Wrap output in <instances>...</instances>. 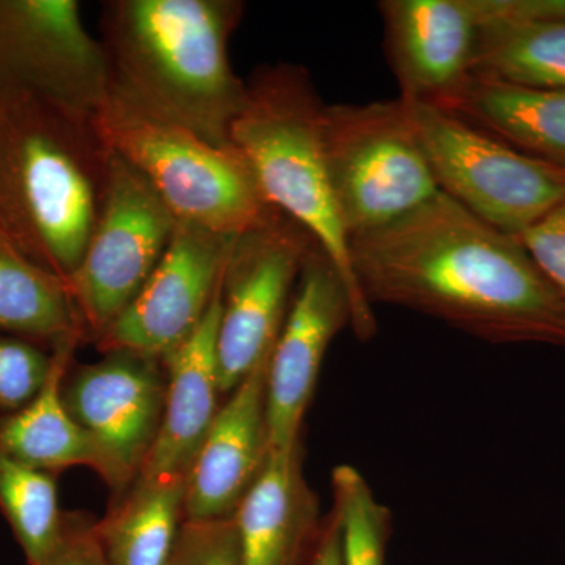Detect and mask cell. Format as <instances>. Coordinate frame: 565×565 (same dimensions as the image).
<instances>
[{"instance_id":"28","label":"cell","mask_w":565,"mask_h":565,"mask_svg":"<svg viewBox=\"0 0 565 565\" xmlns=\"http://www.w3.org/2000/svg\"><path fill=\"white\" fill-rule=\"evenodd\" d=\"M41 565H106L93 525L66 516L61 545Z\"/></svg>"},{"instance_id":"23","label":"cell","mask_w":565,"mask_h":565,"mask_svg":"<svg viewBox=\"0 0 565 565\" xmlns=\"http://www.w3.org/2000/svg\"><path fill=\"white\" fill-rule=\"evenodd\" d=\"M0 511L28 565H41L61 545L66 516L58 509L55 473L36 470L0 452Z\"/></svg>"},{"instance_id":"18","label":"cell","mask_w":565,"mask_h":565,"mask_svg":"<svg viewBox=\"0 0 565 565\" xmlns=\"http://www.w3.org/2000/svg\"><path fill=\"white\" fill-rule=\"evenodd\" d=\"M441 109L531 158L565 170V90L471 77Z\"/></svg>"},{"instance_id":"12","label":"cell","mask_w":565,"mask_h":565,"mask_svg":"<svg viewBox=\"0 0 565 565\" xmlns=\"http://www.w3.org/2000/svg\"><path fill=\"white\" fill-rule=\"evenodd\" d=\"M237 236L178 222L169 247L131 303L93 343L102 353L163 359L210 311Z\"/></svg>"},{"instance_id":"26","label":"cell","mask_w":565,"mask_h":565,"mask_svg":"<svg viewBox=\"0 0 565 565\" xmlns=\"http://www.w3.org/2000/svg\"><path fill=\"white\" fill-rule=\"evenodd\" d=\"M166 565H241L234 516L204 522L184 520Z\"/></svg>"},{"instance_id":"7","label":"cell","mask_w":565,"mask_h":565,"mask_svg":"<svg viewBox=\"0 0 565 565\" xmlns=\"http://www.w3.org/2000/svg\"><path fill=\"white\" fill-rule=\"evenodd\" d=\"M403 103L440 192L482 222L519 237L564 199V169L441 107Z\"/></svg>"},{"instance_id":"16","label":"cell","mask_w":565,"mask_h":565,"mask_svg":"<svg viewBox=\"0 0 565 565\" xmlns=\"http://www.w3.org/2000/svg\"><path fill=\"white\" fill-rule=\"evenodd\" d=\"M225 275V274H223ZM223 280L210 311L195 332L162 359L167 373L161 430L136 479L173 481L188 478L217 415V334Z\"/></svg>"},{"instance_id":"2","label":"cell","mask_w":565,"mask_h":565,"mask_svg":"<svg viewBox=\"0 0 565 565\" xmlns=\"http://www.w3.org/2000/svg\"><path fill=\"white\" fill-rule=\"evenodd\" d=\"M236 0H111L102 46L110 95L214 145L247 98L230 63V36L243 17Z\"/></svg>"},{"instance_id":"19","label":"cell","mask_w":565,"mask_h":565,"mask_svg":"<svg viewBox=\"0 0 565 565\" xmlns=\"http://www.w3.org/2000/svg\"><path fill=\"white\" fill-rule=\"evenodd\" d=\"M79 341H63L52 353L50 377L31 404L0 419V452L41 471L90 467L104 476V459L90 435L62 401V384Z\"/></svg>"},{"instance_id":"5","label":"cell","mask_w":565,"mask_h":565,"mask_svg":"<svg viewBox=\"0 0 565 565\" xmlns=\"http://www.w3.org/2000/svg\"><path fill=\"white\" fill-rule=\"evenodd\" d=\"M107 150L131 163L178 222L239 236L280 214L234 145H214L109 95L93 118Z\"/></svg>"},{"instance_id":"6","label":"cell","mask_w":565,"mask_h":565,"mask_svg":"<svg viewBox=\"0 0 565 565\" xmlns=\"http://www.w3.org/2000/svg\"><path fill=\"white\" fill-rule=\"evenodd\" d=\"M323 136L349 239L392 225L440 193L401 99L326 106Z\"/></svg>"},{"instance_id":"10","label":"cell","mask_w":565,"mask_h":565,"mask_svg":"<svg viewBox=\"0 0 565 565\" xmlns=\"http://www.w3.org/2000/svg\"><path fill=\"white\" fill-rule=\"evenodd\" d=\"M65 377L63 405L98 446L104 482L120 494L136 481L161 430L167 396L162 360L109 352Z\"/></svg>"},{"instance_id":"4","label":"cell","mask_w":565,"mask_h":565,"mask_svg":"<svg viewBox=\"0 0 565 565\" xmlns=\"http://www.w3.org/2000/svg\"><path fill=\"white\" fill-rule=\"evenodd\" d=\"M109 159L90 118L51 106L44 120L14 122L0 109V244L22 256L25 248L68 281L102 206Z\"/></svg>"},{"instance_id":"3","label":"cell","mask_w":565,"mask_h":565,"mask_svg":"<svg viewBox=\"0 0 565 565\" xmlns=\"http://www.w3.org/2000/svg\"><path fill=\"white\" fill-rule=\"evenodd\" d=\"M323 115L326 104L307 71L289 63L264 66L247 84L230 143L250 163L270 206L302 226L337 267L351 294L353 333L367 341L377 322L353 274L351 239L327 161Z\"/></svg>"},{"instance_id":"13","label":"cell","mask_w":565,"mask_h":565,"mask_svg":"<svg viewBox=\"0 0 565 565\" xmlns=\"http://www.w3.org/2000/svg\"><path fill=\"white\" fill-rule=\"evenodd\" d=\"M351 322V294L337 267L315 244L305 259L267 371L270 448L299 444L323 356L333 338Z\"/></svg>"},{"instance_id":"8","label":"cell","mask_w":565,"mask_h":565,"mask_svg":"<svg viewBox=\"0 0 565 565\" xmlns=\"http://www.w3.org/2000/svg\"><path fill=\"white\" fill-rule=\"evenodd\" d=\"M177 225L150 181L110 151L102 206L79 266L66 281L88 340L95 341L143 288Z\"/></svg>"},{"instance_id":"11","label":"cell","mask_w":565,"mask_h":565,"mask_svg":"<svg viewBox=\"0 0 565 565\" xmlns=\"http://www.w3.org/2000/svg\"><path fill=\"white\" fill-rule=\"evenodd\" d=\"M0 66L36 98L90 120L110 95L102 41L76 0L0 2Z\"/></svg>"},{"instance_id":"14","label":"cell","mask_w":565,"mask_h":565,"mask_svg":"<svg viewBox=\"0 0 565 565\" xmlns=\"http://www.w3.org/2000/svg\"><path fill=\"white\" fill-rule=\"evenodd\" d=\"M390 65L405 103L444 107L473 77L481 0L379 2Z\"/></svg>"},{"instance_id":"20","label":"cell","mask_w":565,"mask_h":565,"mask_svg":"<svg viewBox=\"0 0 565 565\" xmlns=\"http://www.w3.org/2000/svg\"><path fill=\"white\" fill-rule=\"evenodd\" d=\"M93 525L106 565H166L184 522L185 479H136Z\"/></svg>"},{"instance_id":"24","label":"cell","mask_w":565,"mask_h":565,"mask_svg":"<svg viewBox=\"0 0 565 565\" xmlns=\"http://www.w3.org/2000/svg\"><path fill=\"white\" fill-rule=\"evenodd\" d=\"M332 487L341 565H385L390 509L379 503L366 479L351 465L334 468Z\"/></svg>"},{"instance_id":"25","label":"cell","mask_w":565,"mask_h":565,"mask_svg":"<svg viewBox=\"0 0 565 565\" xmlns=\"http://www.w3.org/2000/svg\"><path fill=\"white\" fill-rule=\"evenodd\" d=\"M52 367V355L14 338H0V408L21 411L35 399Z\"/></svg>"},{"instance_id":"1","label":"cell","mask_w":565,"mask_h":565,"mask_svg":"<svg viewBox=\"0 0 565 565\" xmlns=\"http://www.w3.org/2000/svg\"><path fill=\"white\" fill-rule=\"evenodd\" d=\"M367 302L440 319L489 343L565 345V299L511 236L438 193L351 239Z\"/></svg>"},{"instance_id":"27","label":"cell","mask_w":565,"mask_h":565,"mask_svg":"<svg viewBox=\"0 0 565 565\" xmlns=\"http://www.w3.org/2000/svg\"><path fill=\"white\" fill-rule=\"evenodd\" d=\"M519 239L565 299V195Z\"/></svg>"},{"instance_id":"22","label":"cell","mask_w":565,"mask_h":565,"mask_svg":"<svg viewBox=\"0 0 565 565\" xmlns=\"http://www.w3.org/2000/svg\"><path fill=\"white\" fill-rule=\"evenodd\" d=\"M0 329L54 341L88 340L68 285L0 244Z\"/></svg>"},{"instance_id":"9","label":"cell","mask_w":565,"mask_h":565,"mask_svg":"<svg viewBox=\"0 0 565 565\" xmlns=\"http://www.w3.org/2000/svg\"><path fill=\"white\" fill-rule=\"evenodd\" d=\"M315 241L285 214L234 239L223 275L218 390L232 393L269 362Z\"/></svg>"},{"instance_id":"15","label":"cell","mask_w":565,"mask_h":565,"mask_svg":"<svg viewBox=\"0 0 565 565\" xmlns=\"http://www.w3.org/2000/svg\"><path fill=\"white\" fill-rule=\"evenodd\" d=\"M269 362L256 367L218 408L185 478L184 520L233 516L262 476L273 451L266 405Z\"/></svg>"},{"instance_id":"29","label":"cell","mask_w":565,"mask_h":565,"mask_svg":"<svg viewBox=\"0 0 565 565\" xmlns=\"http://www.w3.org/2000/svg\"><path fill=\"white\" fill-rule=\"evenodd\" d=\"M310 565H341L340 530L333 512L319 533Z\"/></svg>"},{"instance_id":"21","label":"cell","mask_w":565,"mask_h":565,"mask_svg":"<svg viewBox=\"0 0 565 565\" xmlns=\"http://www.w3.org/2000/svg\"><path fill=\"white\" fill-rule=\"evenodd\" d=\"M473 77L565 90V18L487 21L479 35Z\"/></svg>"},{"instance_id":"17","label":"cell","mask_w":565,"mask_h":565,"mask_svg":"<svg viewBox=\"0 0 565 565\" xmlns=\"http://www.w3.org/2000/svg\"><path fill=\"white\" fill-rule=\"evenodd\" d=\"M318 498L302 468V445L273 449L234 514L241 565H296L318 526Z\"/></svg>"}]
</instances>
